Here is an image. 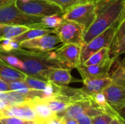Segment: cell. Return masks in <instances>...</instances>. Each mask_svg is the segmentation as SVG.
<instances>
[{"mask_svg": "<svg viewBox=\"0 0 125 124\" xmlns=\"http://www.w3.org/2000/svg\"><path fill=\"white\" fill-rule=\"evenodd\" d=\"M17 56L23 63L22 72L26 75L45 80L46 72L52 67H58L49 58L48 52H40L20 48L10 52Z\"/></svg>", "mask_w": 125, "mask_h": 124, "instance_id": "1", "label": "cell"}, {"mask_svg": "<svg viewBox=\"0 0 125 124\" xmlns=\"http://www.w3.org/2000/svg\"><path fill=\"white\" fill-rule=\"evenodd\" d=\"M125 4V0H117L108 7L97 13L96 19L84 34L85 44L104 32L117 22Z\"/></svg>", "mask_w": 125, "mask_h": 124, "instance_id": "2", "label": "cell"}, {"mask_svg": "<svg viewBox=\"0 0 125 124\" xmlns=\"http://www.w3.org/2000/svg\"><path fill=\"white\" fill-rule=\"evenodd\" d=\"M0 24L24 25L30 28L43 27L42 17L30 15L23 12L16 7L15 1L0 8Z\"/></svg>", "mask_w": 125, "mask_h": 124, "instance_id": "3", "label": "cell"}, {"mask_svg": "<svg viewBox=\"0 0 125 124\" xmlns=\"http://www.w3.org/2000/svg\"><path fill=\"white\" fill-rule=\"evenodd\" d=\"M82 46L74 44H62L56 49L49 51V58L58 67L73 69L77 68L81 63Z\"/></svg>", "mask_w": 125, "mask_h": 124, "instance_id": "4", "label": "cell"}, {"mask_svg": "<svg viewBox=\"0 0 125 124\" xmlns=\"http://www.w3.org/2000/svg\"><path fill=\"white\" fill-rule=\"evenodd\" d=\"M96 17V4L94 0L78 4L62 14L64 19L74 21L82 26L85 32L94 23Z\"/></svg>", "mask_w": 125, "mask_h": 124, "instance_id": "5", "label": "cell"}, {"mask_svg": "<svg viewBox=\"0 0 125 124\" xmlns=\"http://www.w3.org/2000/svg\"><path fill=\"white\" fill-rule=\"evenodd\" d=\"M15 4L23 12L34 16L43 17L56 14L62 15L64 13L59 6L47 0H30L29 1L15 0Z\"/></svg>", "mask_w": 125, "mask_h": 124, "instance_id": "6", "label": "cell"}, {"mask_svg": "<svg viewBox=\"0 0 125 124\" xmlns=\"http://www.w3.org/2000/svg\"><path fill=\"white\" fill-rule=\"evenodd\" d=\"M118 25L116 23L99 34L89 42L85 44L81 49V63H84L91 56L103 48H111V45L115 37Z\"/></svg>", "mask_w": 125, "mask_h": 124, "instance_id": "7", "label": "cell"}, {"mask_svg": "<svg viewBox=\"0 0 125 124\" xmlns=\"http://www.w3.org/2000/svg\"><path fill=\"white\" fill-rule=\"evenodd\" d=\"M54 31L62 44H74L82 47L85 45L83 39L85 30L82 26L74 21L64 19Z\"/></svg>", "mask_w": 125, "mask_h": 124, "instance_id": "8", "label": "cell"}, {"mask_svg": "<svg viewBox=\"0 0 125 124\" xmlns=\"http://www.w3.org/2000/svg\"><path fill=\"white\" fill-rule=\"evenodd\" d=\"M60 44H62V42L59 37L56 33H52L23 41L20 43V47L22 49L29 50L49 52L56 49Z\"/></svg>", "mask_w": 125, "mask_h": 124, "instance_id": "9", "label": "cell"}, {"mask_svg": "<svg viewBox=\"0 0 125 124\" xmlns=\"http://www.w3.org/2000/svg\"><path fill=\"white\" fill-rule=\"evenodd\" d=\"M4 117H15L30 121H38V117L30 102L11 105L0 110V118Z\"/></svg>", "mask_w": 125, "mask_h": 124, "instance_id": "10", "label": "cell"}, {"mask_svg": "<svg viewBox=\"0 0 125 124\" xmlns=\"http://www.w3.org/2000/svg\"><path fill=\"white\" fill-rule=\"evenodd\" d=\"M115 61V60H114ZM114 61L104 65L86 66L81 64L76 69L83 79H98L109 77L110 72Z\"/></svg>", "mask_w": 125, "mask_h": 124, "instance_id": "11", "label": "cell"}, {"mask_svg": "<svg viewBox=\"0 0 125 124\" xmlns=\"http://www.w3.org/2000/svg\"><path fill=\"white\" fill-rule=\"evenodd\" d=\"M108 103L116 110L125 106V86L112 83L103 91Z\"/></svg>", "mask_w": 125, "mask_h": 124, "instance_id": "12", "label": "cell"}, {"mask_svg": "<svg viewBox=\"0 0 125 124\" xmlns=\"http://www.w3.org/2000/svg\"><path fill=\"white\" fill-rule=\"evenodd\" d=\"M70 70L62 67H52L46 72L45 79L55 85L67 86L74 80H76L71 75Z\"/></svg>", "mask_w": 125, "mask_h": 124, "instance_id": "13", "label": "cell"}, {"mask_svg": "<svg viewBox=\"0 0 125 124\" xmlns=\"http://www.w3.org/2000/svg\"><path fill=\"white\" fill-rule=\"evenodd\" d=\"M83 87L81 90L89 96H93L96 94L101 93L109 85L113 83L110 77L98 79H83Z\"/></svg>", "mask_w": 125, "mask_h": 124, "instance_id": "14", "label": "cell"}, {"mask_svg": "<svg viewBox=\"0 0 125 124\" xmlns=\"http://www.w3.org/2000/svg\"><path fill=\"white\" fill-rule=\"evenodd\" d=\"M26 77V75L22 71L12 67L0 60V78L7 83L15 80H24Z\"/></svg>", "mask_w": 125, "mask_h": 124, "instance_id": "15", "label": "cell"}, {"mask_svg": "<svg viewBox=\"0 0 125 124\" xmlns=\"http://www.w3.org/2000/svg\"><path fill=\"white\" fill-rule=\"evenodd\" d=\"M114 60L115 58L111 57V48H103L91 56L83 64L86 66L104 65Z\"/></svg>", "mask_w": 125, "mask_h": 124, "instance_id": "16", "label": "cell"}, {"mask_svg": "<svg viewBox=\"0 0 125 124\" xmlns=\"http://www.w3.org/2000/svg\"><path fill=\"white\" fill-rule=\"evenodd\" d=\"M31 28L24 25H5L0 24V39H13L23 33L26 32Z\"/></svg>", "mask_w": 125, "mask_h": 124, "instance_id": "17", "label": "cell"}, {"mask_svg": "<svg viewBox=\"0 0 125 124\" xmlns=\"http://www.w3.org/2000/svg\"><path fill=\"white\" fill-rule=\"evenodd\" d=\"M34 111L37 113L39 121H45L47 119L54 116L56 114L51 110L48 104L42 99H35L31 102Z\"/></svg>", "mask_w": 125, "mask_h": 124, "instance_id": "18", "label": "cell"}, {"mask_svg": "<svg viewBox=\"0 0 125 124\" xmlns=\"http://www.w3.org/2000/svg\"><path fill=\"white\" fill-rule=\"evenodd\" d=\"M55 33L54 29H47V28H43V27H37V28H31L26 32L23 33L22 34L12 39V40L17 42H22L23 41L32 39L43 35H46L48 34H52Z\"/></svg>", "mask_w": 125, "mask_h": 124, "instance_id": "19", "label": "cell"}, {"mask_svg": "<svg viewBox=\"0 0 125 124\" xmlns=\"http://www.w3.org/2000/svg\"><path fill=\"white\" fill-rule=\"evenodd\" d=\"M115 59L113 66L114 69L110 72L109 77L114 83L125 86V57L122 60Z\"/></svg>", "mask_w": 125, "mask_h": 124, "instance_id": "20", "label": "cell"}, {"mask_svg": "<svg viewBox=\"0 0 125 124\" xmlns=\"http://www.w3.org/2000/svg\"><path fill=\"white\" fill-rule=\"evenodd\" d=\"M44 101L48 104L49 107L51 109V110L55 114L63 112L70 105H72L71 103H70L68 102H66V101H64V100H63V99H60V98H59V97H57L56 96H53L52 98L45 99Z\"/></svg>", "mask_w": 125, "mask_h": 124, "instance_id": "21", "label": "cell"}, {"mask_svg": "<svg viewBox=\"0 0 125 124\" xmlns=\"http://www.w3.org/2000/svg\"><path fill=\"white\" fill-rule=\"evenodd\" d=\"M0 60L4 61L5 64H8L9 66L18 69L21 71H22L23 69V61L17 56L10 52L0 51Z\"/></svg>", "mask_w": 125, "mask_h": 124, "instance_id": "22", "label": "cell"}, {"mask_svg": "<svg viewBox=\"0 0 125 124\" xmlns=\"http://www.w3.org/2000/svg\"><path fill=\"white\" fill-rule=\"evenodd\" d=\"M24 82L31 89L41 91H44L49 83V81L29 75H26L24 79Z\"/></svg>", "mask_w": 125, "mask_h": 124, "instance_id": "23", "label": "cell"}, {"mask_svg": "<svg viewBox=\"0 0 125 124\" xmlns=\"http://www.w3.org/2000/svg\"><path fill=\"white\" fill-rule=\"evenodd\" d=\"M62 15H51L42 17V25L44 28L55 29L59 27L63 21Z\"/></svg>", "mask_w": 125, "mask_h": 124, "instance_id": "24", "label": "cell"}, {"mask_svg": "<svg viewBox=\"0 0 125 124\" xmlns=\"http://www.w3.org/2000/svg\"><path fill=\"white\" fill-rule=\"evenodd\" d=\"M47 1L59 6L63 10V12H65L70 8L78 4L85 3V2L92 1V0H47Z\"/></svg>", "mask_w": 125, "mask_h": 124, "instance_id": "25", "label": "cell"}, {"mask_svg": "<svg viewBox=\"0 0 125 124\" xmlns=\"http://www.w3.org/2000/svg\"><path fill=\"white\" fill-rule=\"evenodd\" d=\"M124 53H125V36L111 48V57L116 59Z\"/></svg>", "mask_w": 125, "mask_h": 124, "instance_id": "26", "label": "cell"}, {"mask_svg": "<svg viewBox=\"0 0 125 124\" xmlns=\"http://www.w3.org/2000/svg\"><path fill=\"white\" fill-rule=\"evenodd\" d=\"M115 117L107 113H101L92 118V124H110Z\"/></svg>", "mask_w": 125, "mask_h": 124, "instance_id": "27", "label": "cell"}, {"mask_svg": "<svg viewBox=\"0 0 125 124\" xmlns=\"http://www.w3.org/2000/svg\"><path fill=\"white\" fill-rule=\"evenodd\" d=\"M35 121H26L15 117H4L0 118V124H35Z\"/></svg>", "mask_w": 125, "mask_h": 124, "instance_id": "28", "label": "cell"}, {"mask_svg": "<svg viewBox=\"0 0 125 124\" xmlns=\"http://www.w3.org/2000/svg\"><path fill=\"white\" fill-rule=\"evenodd\" d=\"M125 36V18L122 20L121 23L118 24L117 26V30L115 34V37L114 38L111 47L114 46L115 44H116L122 38H123Z\"/></svg>", "mask_w": 125, "mask_h": 124, "instance_id": "29", "label": "cell"}, {"mask_svg": "<svg viewBox=\"0 0 125 124\" xmlns=\"http://www.w3.org/2000/svg\"><path fill=\"white\" fill-rule=\"evenodd\" d=\"M8 86L10 87V91H15V92H20L22 90H24L26 88H28L29 86L27 84L24 82V80H15V81H10L7 82Z\"/></svg>", "mask_w": 125, "mask_h": 124, "instance_id": "30", "label": "cell"}, {"mask_svg": "<svg viewBox=\"0 0 125 124\" xmlns=\"http://www.w3.org/2000/svg\"><path fill=\"white\" fill-rule=\"evenodd\" d=\"M92 118L91 115L86 113H82L78 114L75 117V120L78 124H92Z\"/></svg>", "mask_w": 125, "mask_h": 124, "instance_id": "31", "label": "cell"}, {"mask_svg": "<svg viewBox=\"0 0 125 124\" xmlns=\"http://www.w3.org/2000/svg\"><path fill=\"white\" fill-rule=\"evenodd\" d=\"M44 123H45V124H64L63 118L58 116L56 114L54 116H53V117L47 119L46 121H45Z\"/></svg>", "mask_w": 125, "mask_h": 124, "instance_id": "32", "label": "cell"}, {"mask_svg": "<svg viewBox=\"0 0 125 124\" xmlns=\"http://www.w3.org/2000/svg\"><path fill=\"white\" fill-rule=\"evenodd\" d=\"M10 87L8 86V83L0 78V91L1 92H5V91H10Z\"/></svg>", "mask_w": 125, "mask_h": 124, "instance_id": "33", "label": "cell"}, {"mask_svg": "<svg viewBox=\"0 0 125 124\" xmlns=\"http://www.w3.org/2000/svg\"><path fill=\"white\" fill-rule=\"evenodd\" d=\"M110 124H125V121L119 116H116Z\"/></svg>", "mask_w": 125, "mask_h": 124, "instance_id": "34", "label": "cell"}, {"mask_svg": "<svg viewBox=\"0 0 125 124\" xmlns=\"http://www.w3.org/2000/svg\"><path fill=\"white\" fill-rule=\"evenodd\" d=\"M116 112L119 114V115L125 121V106L120 109H118Z\"/></svg>", "mask_w": 125, "mask_h": 124, "instance_id": "35", "label": "cell"}, {"mask_svg": "<svg viewBox=\"0 0 125 124\" xmlns=\"http://www.w3.org/2000/svg\"><path fill=\"white\" fill-rule=\"evenodd\" d=\"M64 124H78L75 118H63Z\"/></svg>", "mask_w": 125, "mask_h": 124, "instance_id": "36", "label": "cell"}, {"mask_svg": "<svg viewBox=\"0 0 125 124\" xmlns=\"http://www.w3.org/2000/svg\"><path fill=\"white\" fill-rule=\"evenodd\" d=\"M125 18V6H124V8H123V10H122V12L121 15H119V17L118 20H117L116 24L118 25L119 23H121V22L122 21V20H123Z\"/></svg>", "mask_w": 125, "mask_h": 124, "instance_id": "37", "label": "cell"}, {"mask_svg": "<svg viewBox=\"0 0 125 124\" xmlns=\"http://www.w3.org/2000/svg\"><path fill=\"white\" fill-rule=\"evenodd\" d=\"M14 1H15V0H0V8L5 5L11 4Z\"/></svg>", "mask_w": 125, "mask_h": 124, "instance_id": "38", "label": "cell"}, {"mask_svg": "<svg viewBox=\"0 0 125 124\" xmlns=\"http://www.w3.org/2000/svg\"><path fill=\"white\" fill-rule=\"evenodd\" d=\"M7 107H8V105L3 101L0 99V110H2L4 109H5Z\"/></svg>", "mask_w": 125, "mask_h": 124, "instance_id": "39", "label": "cell"}, {"mask_svg": "<svg viewBox=\"0 0 125 124\" xmlns=\"http://www.w3.org/2000/svg\"><path fill=\"white\" fill-rule=\"evenodd\" d=\"M35 124H45V123L43 121H37Z\"/></svg>", "mask_w": 125, "mask_h": 124, "instance_id": "40", "label": "cell"}, {"mask_svg": "<svg viewBox=\"0 0 125 124\" xmlns=\"http://www.w3.org/2000/svg\"><path fill=\"white\" fill-rule=\"evenodd\" d=\"M21 1H29L30 0H21Z\"/></svg>", "mask_w": 125, "mask_h": 124, "instance_id": "41", "label": "cell"}, {"mask_svg": "<svg viewBox=\"0 0 125 124\" xmlns=\"http://www.w3.org/2000/svg\"></svg>", "mask_w": 125, "mask_h": 124, "instance_id": "42", "label": "cell"}]
</instances>
